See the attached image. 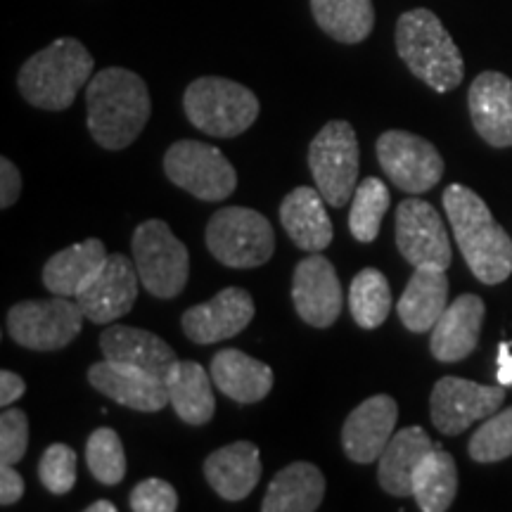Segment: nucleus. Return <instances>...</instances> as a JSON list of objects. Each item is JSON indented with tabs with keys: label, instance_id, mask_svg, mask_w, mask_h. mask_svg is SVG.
Here are the masks:
<instances>
[{
	"label": "nucleus",
	"instance_id": "obj_1",
	"mask_svg": "<svg viewBox=\"0 0 512 512\" xmlns=\"http://www.w3.org/2000/svg\"><path fill=\"white\" fill-rule=\"evenodd\" d=\"M88 131L105 150L133 145L152 114L147 83L124 67H107L88 81Z\"/></svg>",
	"mask_w": 512,
	"mask_h": 512
},
{
	"label": "nucleus",
	"instance_id": "obj_2",
	"mask_svg": "<svg viewBox=\"0 0 512 512\" xmlns=\"http://www.w3.org/2000/svg\"><path fill=\"white\" fill-rule=\"evenodd\" d=\"M444 209L465 264L484 285H498L512 275V238L498 226L491 209L465 185L444 190Z\"/></svg>",
	"mask_w": 512,
	"mask_h": 512
},
{
	"label": "nucleus",
	"instance_id": "obj_3",
	"mask_svg": "<svg viewBox=\"0 0 512 512\" xmlns=\"http://www.w3.org/2000/svg\"><path fill=\"white\" fill-rule=\"evenodd\" d=\"M93 67V55L81 41L57 38L48 48L31 55L19 69V93L38 110H67L74 105L81 88L88 86Z\"/></svg>",
	"mask_w": 512,
	"mask_h": 512
},
{
	"label": "nucleus",
	"instance_id": "obj_4",
	"mask_svg": "<svg viewBox=\"0 0 512 512\" xmlns=\"http://www.w3.org/2000/svg\"><path fill=\"white\" fill-rule=\"evenodd\" d=\"M396 53L432 91H456L463 81V55L432 10L415 8L403 12L396 22Z\"/></svg>",
	"mask_w": 512,
	"mask_h": 512
},
{
	"label": "nucleus",
	"instance_id": "obj_5",
	"mask_svg": "<svg viewBox=\"0 0 512 512\" xmlns=\"http://www.w3.org/2000/svg\"><path fill=\"white\" fill-rule=\"evenodd\" d=\"M183 110L190 124L214 138H235L259 117V100L238 81L202 76L185 88Z\"/></svg>",
	"mask_w": 512,
	"mask_h": 512
},
{
	"label": "nucleus",
	"instance_id": "obj_6",
	"mask_svg": "<svg viewBox=\"0 0 512 512\" xmlns=\"http://www.w3.org/2000/svg\"><path fill=\"white\" fill-rule=\"evenodd\" d=\"M131 249L140 283L152 297L174 299L185 290L190 275L188 247L171 233L169 223L162 219L140 223Z\"/></svg>",
	"mask_w": 512,
	"mask_h": 512
},
{
	"label": "nucleus",
	"instance_id": "obj_7",
	"mask_svg": "<svg viewBox=\"0 0 512 512\" xmlns=\"http://www.w3.org/2000/svg\"><path fill=\"white\" fill-rule=\"evenodd\" d=\"M207 247L228 268L264 266L275 252L271 221L247 207H223L207 223Z\"/></svg>",
	"mask_w": 512,
	"mask_h": 512
},
{
	"label": "nucleus",
	"instance_id": "obj_8",
	"mask_svg": "<svg viewBox=\"0 0 512 512\" xmlns=\"http://www.w3.org/2000/svg\"><path fill=\"white\" fill-rule=\"evenodd\" d=\"M313 183L332 207H344L356 192L358 138L349 121H328L309 145Z\"/></svg>",
	"mask_w": 512,
	"mask_h": 512
},
{
	"label": "nucleus",
	"instance_id": "obj_9",
	"mask_svg": "<svg viewBox=\"0 0 512 512\" xmlns=\"http://www.w3.org/2000/svg\"><path fill=\"white\" fill-rule=\"evenodd\" d=\"M164 174L171 183L202 202L228 200L238 188V174L219 147L178 140L166 150Z\"/></svg>",
	"mask_w": 512,
	"mask_h": 512
},
{
	"label": "nucleus",
	"instance_id": "obj_10",
	"mask_svg": "<svg viewBox=\"0 0 512 512\" xmlns=\"http://www.w3.org/2000/svg\"><path fill=\"white\" fill-rule=\"evenodd\" d=\"M86 313L76 299L55 297L43 302H19L8 311V332L19 347L60 351L79 337Z\"/></svg>",
	"mask_w": 512,
	"mask_h": 512
},
{
	"label": "nucleus",
	"instance_id": "obj_11",
	"mask_svg": "<svg viewBox=\"0 0 512 512\" xmlns=\"http://www.w3.org/2000/svg\"><path fill=\"white\" fill-rule=\"evenodd\" d=\"M377 162L384 176L408 195L432 190L444 176V159L430 140L408 131H387L377 138Z\"/></svg>",
	"mask_w": 512,
	"mask_h": 512
},
{
	"label": "nucleus",
	"instance_id": "obj_12",
	"mask_svg": "<svg viewBox=\"0 0 512 512\" xmlns=\"http://www.w3.org/2000/svg\"><path fill=\"white\" fill-rule=\"evenodd\" d=\"M505 401V387H486L463 377H441L430 396V413L434 427L441 434L456 437L472 422L494 415Z\"/></svg>",
	"mask_w": 512,
	"mask_h": 512
},
{
	"label": "nucleus",
	"instance_id": "obj_13",
	"mask_svg": "<svg viewBox=\"0 0 512 512\" xmlns=\"http://www.w3.org/2000/svg\"><path fill=\"white\" fill-rule=\"evenodd\" d=\"M396 247L413 268L451 266L453 252L439 211L425 200H403L396 209Z\"/></svg>",
	"mask_w": 512,
	"mask_h": 512
},
{
	"label": "nucleus",
	"instance_id": "obj_14",
	"mask_svg": "<svg viewBox=\"0 0 512 512\" xmlns=\"http://www.w3.org/2000/svg\"><path fill=\"white\" fill-rule=\"evenodd\" d=\"M138 283L136 261L124 254H110L91 283L79 292L76 302L91 323L110 325L133 309L138 299Z\"/></svg>",
	"mask_w": 512,
	"mask_h": 512
},
{
	"label": "nucleus",
	"instance_id": "obj_15",
	"mask_svg": "<svg viewBox=\"0 0 512 512\" xmlns=\"http://www.w3.org/2000/svg\"><path fill=\"white\" fill-rule=\"evenodd\" d=\"M292 302L299 318L311 328H330L342 313V285H339L335 266L320 252L306 256L294 268Z\"/></svg>",
	"mask_w": 512,
	"mask_h": 512
},
{
	"label": "nucleus",
	"instance_id": "obj_16",
	"mask_svg": "<svg viewBox=\"0 0 512 512\" xmlns=\"http://www.w3.org/2000/svg\"><path fill=\"white\" fill-rule=\"evenodd\" d=\"M252 294L242 287H226L214 299L200 306H190L183 313L181 325L185 337L195 344H216L235 337L252 323Z\"/></svg>",
	"mask_w": 512,
	"mask_h": 512
},
{
	"label": "nucleus",
	"instance_id": "obj_17",
	"mask_svg": "<svg viewBox=\"0 0 512 512\" xmlns=\"http://www.w3.org/2000/svg\"><path fill=\"white\" fill-rule=\"evenodd\" d=\"M399 406L392 396L375 394L349 413L342 427V446L349 460L368 465L380 460L382 451L394 437Z\"/></svg>",
	"mask_w": 512,
	"mask_h": 512
},
{
	"label": "nucleus",
	"instance_id": "obj_18",
	"mask_svg": "<svg viewBox=\"0 0 512 512\" xmlns=\"http://www.w3.org/2000/svg\"><path fill=\"white\" fill-rule=\"evenodd\" d=\"M88 382L93 384V389L133 411L157 413L169 403V389L162 377L147 373L143 368L110 361V358L93 363L88 370Z\"/></svg>",
	"mask_w": 512,
	"mask_h": 512
},
{
	"label": "nucleus",
	"instance_id": "obj_19",
	"mask_svg": "<svg viewBox=\"0 0 512 512\" xmlns=\"http://www.w3.org/2000/svg\"><path fill=\"white\" fill-rule=\"evenodd\" d=\"M470 117L479 138L491 147H512V79L501 72H484L467 93Z\"/></svg>",
	"mask_w": 512,
	"mask_h": 512
},
{
	"label": "nucleus",
	"instance_id": "obj_20",
	"mask_svg": "<svg viewBox=\"0 0 512 512\" xmlns=\"http://www.w3.org/2000/svg\"><path fill=\"white\" fill-rule=\"evenodd\" d=\"M486 306L477 294H460L432 328L430 351L441 363H458L477 349Z\"/></svg>",
	"mask_w": 512,
	"mask_h": 512
},
{
	"label": "nucleus",
	"instance_id": "obj_21",
	"mask_svg": "<svg viewBox=\"0 0 512 512\" xmlns=\"http://www.w3.org/2000/svg\"><path fill=\"white\" fill-rule=\"evenodd\" d=\"M102 356L110 361L126 363V366L143 368L147 373L162 377L171 373L178 363L176 351L169 342L157 337L155 332L131 328V325H110L100 335Z\"/></svg>",
	"mask_w": 512,
	"mask_h": 512
},
{
	"label": "nucleus",
	"instance_id": "obj_22",
	"mask_svg": "<svg viewBox=\"0 0 512 512\" xmlns=\"http://www.w3.org/2000/svg\"><path fill=\"white\" fill-rule=\"evenodd\" d=\"M325 204L328 202L320 195V190H313L309 185L294 188L280 204V223L285 233L290 235L294 245L309 254L328 249L335 238V228H332Z\"/></svg>",
	"mask_w": 512,
	"mask_h": 512
},
{
	"label": "nucleus",
	"instance_id": "obj_23",
	"mask_svg": "<svg viewBox=\"0 0 512 512\" xmlns=\"http://www.w3.org/2000/svg\"><path fill=\"white\" fill-rule=\"evenodd\" d=\"M204 477L211 489L226 501H242L261 479L259 448L252 441H235L204 460Z\"/></svg>",
	"mask_w": 512,
	"mask_h": 512
},
{
	"label": "nucleus",
	"instance_id": "obj_24",
	"mask_svg": "<svg viewBox=\"0 0 512 512\" xmlns=\"http://www.w3.org/2000/svg\"><path fill=\"white\" fill-rule=\"evenodd\" d=\"M437 446L420 425L396 432L382 451L377 465V482L387 494L406 498L413 496V475L427 453Z\"/></svg>",
	"mask_w": 512,
	"mask_h": 512
},
{
	"label": "nucleus",
	"instance_id": "obj_25",
	"mask_svg": "<svg viewBox=\"0 0 512 512\" xmlns=\"http://www.w3.org/2000/svg\"><path fill=\"white\" fill-rule=\"evenodd\" d=\"M448 309V278L444 268L422 266L408 280L396 313L411 332H432L441 313Z\"/></svg>",
	"mask_w": 512,
	"mask_h": 512
},
{
	"label": "nucleus",
	"instance_id": "obj_26",
	"mask_svg": "<svg viewBox=\"0 0 512 512\" xmlns=\"http://www.w3.org/2000/svg\"><path fill=\"white\" fill-rule=\"evenodd\" d=\"M211 380L221 394L238 403L266 399L273 387V370L240 349H223L211 358Z\"/></svg>",
	"mask_w": 512,
	"mask_h": 512
},
{
	"label": "nucleus",
	"instance_id": "obj_27",
	"mask_svg": "<svg viewBox=\"0 0 512 512\" xmlns=\"http://www.w3.org/2000/svg\"><path fill=\"white\" fill-rule=\"evenodd\" d=\"M107 249L98 238L72 245L53 254L43 266V285L57 297L76 299L107 261Z\"/></svg>",
	"mask_w": 512,
	"mask_h": 512
},
{
	"label": "nucleus",
	"instance_id": "obj_28",
	"mask_svg": "<svg viewBox=\"0 0 512 512\" xmlns=\"http://www.w3.org/2000/svg\"><path fill=\"white\" fill-rule=\"evenodd\" d=\"M325 498V477L313 463L283 467L261 503L264 512H316Z\"/></svg>",
	"mask_w": 512,
	"mask_h": 512
},
{
	"label": "nucleus",
	"instance_id": "obj_29",
	"mask_svg": "<svg viewBox=\"0 0 512 512\" xmlns=\"http://www.w3.org/2000/svg\"><path fill=\"white\" fill-rule=\"evenodd\" d=\"M166 389H169V403L178 418L192 427L207 425L214 418L216 401L211 389V373L200 363L178 361L171 373L166 375Z\"/></svg>",
	"mask_w": 512,
	"mask_h": 512
},
{
	"label": "nucleus",
	"instance_id": "obj_30",
	"mask_svg": "<svg viewBox=\"0 0 512 512\" xmlns=\"http://www.w3.org/2000/svg\"><path fill=\"white\" fill-rule=\"evenodd\" d=\"M458 494L456 460L444 448L434 446L413 475V498L422 512H444Z\"/></svg>",
	"mask_w": 512,
	"mask_h": 512
},
{
	"label": "nucleus",
	"instance_id": "obj_31",
	"mask_svg": "<svg viewBox=\"0 0 512 512\" xmlns=\"http://www.w3.org/2000/svg\"><path fill=\"white\" fill-rule=\"evenodd\" d=\"M318 27L339 43L366 41L375 27L373 0H311Z\"/></svg>",
	"mask_w": 512,
	"mask_h": 512
},
{
	"label": "nucleus",
	"instance_id": "obj_32",
	"mask_svg": "<svg viewBox=\"0 0 512 512\" xmlns=\"http://www.w3.org/2000/svg\"><path fill=\"white\" fill-rule=\"evenodd\" d=\"M351 316L363 330H375L392 311V287L377 268H363L349 287Z\"/></svg>",
	"mask_w": 512,
	"mask_h": 512
},
{
	"label": "nucleus",
	"instance_id": "obj_33",
	"mask_svg": "<svg viewBox=\"0 0 512 512\" xmlns=\"http://www.w3.org/2000/svg\"><path fill=\"white\" fill-rule=\"evenodd\" d=\"M389 202V188L380 178H366L356 185L354 197H351V211H349V230L358 242H375L380 235V226L384 214H387Z\"/></svg>",
	"mask_w": 512,
	"mask_h": 512
},
{
	"label": "nucleus",
	"instance_id": "obj_34",
	"mask_svg": "<svg viewBox=\"0 0 512 512\" xmlns=\"http://www.w3.org/2000/svg\"><path fill=\"white\" fill-rule=\"evenodd\" d=\"M86 465L91 475L105 486H117L126 475V453L119 434L100 427L86 441Z\"/></svg>",
	"mask_w": 512,
	"mask_h": 512
},
{
	"label": "nucleus",
	"instance_id": "obj_35",
	"mask_svg": "<svg viewBox=\"0 0 512 512\" xmlns=\"http://www.w3.org/2000/svg\"><path fill=\"white\" fill-rule=\"evenodd\" d=\"M470 458L475 463L489 465L498 463L512 456V408H505L501 413L489 415L484 420V425L472 434L470 446Z\"/></svg>",
	"mask_w": 512,
	"mask_h": 512
},
{
	"label": "nucleus",
	"instance_id": "obj_36",
	"mask_svg": "<svg viewBox=\"0 0 512 512\" xmlns=\"http://www.w3.org/2000/svg\"><path fill=\"white\" fill-rule=\"evenodd\" d=\"M38 477L50 494H69L76 484V453L64 444L48 446L38 465Z\"/></svg>",
	"mask_w": 512,
	"mask_h": 512
},
{
	"label": "nucleus",
	"instance_id": "obj_37",
	"mask_svg": "<svg viewBox=\"0 0 512 512\" xmlns=\"http://www.w3.org/2000/svg\"><path fill=\"white\" fill-rule=\"evenodd\" d=\"M29 446V420L19 408L0 415V465H17Z\"/></svg>",
	"mask_w": 512,
	"mask_h": 512
},
{
	"label": "nucleus",
	"instance_id": "obj_38",
	"mask_svg": "<svg viewBox=\"0 0 512 512\" xmlns=\"http://www.w3.org/2000/svg\"><path fill=\"white\" fill-rule=\"evenodd\" d=\"M128 503L136 512H174L178 510V494L164 479H143L131 491Z\"/></svg>",
	"mask_w": 512,
	"mask_h": 512
},
{
	"label": "nucleus",
	"instance_id": "obj_39",
	"mask_svg": "<svg viewBox=\"0 0 512 512\" xmlns=\"http://www.w3.org/2000/svg\"><path fill=\"white\" fill-rule=\"evenodd\" d=\"M19 192H22L19 169L8 157H3L0 159V207L10 209L19 200Z\"/></svg>",
	"mask_w": 512,
	"mask_h": 512
},
{
	"label": "nucleus",
	"instance_id": "obj_40",
	"mask_svg": "<svg viewBox=\"0 0 512 512\" xmlns=\"http://www.w3.org/2000/svg\"><path fill=\"white\" fill-rule=\"evenodd\" d=\"M24 496V479L12 465H0V505H12Z\"/></svg>",
	"mask_w": 512,
	"mask_h": 512
},
{
	"label": "nucleus",
	"instance_id": "obj_41",
	"mask_svg": "<svg viewBox=\"0 0 512 512\" xmlns=\"http://www.w3.org/2000/svg\"><path fill=\"white\" fill-rule=\"evenodd\" d=\"M24 392H27V382L17 373H12V370L0 373V406L10 408L17 399H22Z\"/></svg>",
	"mask_w": 512,
	"mask_h": 512
},
{
	"label": "nucleus",
	"instance_id": "obj_42",
	"mask_svg": "<svg viewBox=\"0 0 512 512\" xmlns=\"http://www.w3.org/2000/svg\"><path fill=\"white\" fill-rule=\"evenodd\" d=\"M512 344L510 342H503L501 347H498V373H496V380L501 387H510L512 384Z\"/></svg>",
	"mask_w": 512,
	"mask_h": 512
},
{
	"label": "nucleus",
	"instance_id": "obj_43",
	"mask_svg": "<svg viewBox=\"0 0 512 512\" xmlns=\"http://www.w3.org/2000/svg\"><path fill=\"white\" fill-rule=\"evenodd\" d=\"M86 512H117V505L110 501H95L93 505H88Z\"/></svg>",
	"mask_w": 512,
	"mask_h": 512
}]
</instances>
